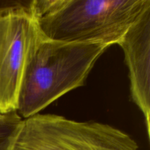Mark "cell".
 Listing matches in <instances>:
<instances>
[{
	"mask_svg": "<svg viewBox=\"0 0 150 150\" xmlns=\"http://www.w3.org/2000/svg\"><path fill=\"white\" fill-rule=\"evenodd\" d=\"M22 122L16 111L0 116V150H12Z\"/></svg>",
	"mask_w": 150,
	"mask_h": 150,
	"instance_id": "8992f818",
	"label": "cell"
},
{
	"mask_svg": "<svg viewBox=\"0 0 150 150\" xmlns=\"http://www.w3.org/2000/svg\"><path fill=\"white\" fill-rule=\"evenodd\" d=\"M109 45L64 42L42 38L26 62L16 112L22 120L40 114L71 90L85 85L94 65Z\"/></svg>",
	"mask_w": 150,
	"mask_h": 150,
	"instance_id": "7a4b0ae2",
	"label": "cell"
},
{
	"mask_svg": "<svg viewBox=\"0 0 150 150\" xmlns=\"http://www.w3.org/2000/svg\"><path fill=\"white\" fill-rule=\"evenodd\" d=\"M12 150H139V146L110 125L38 114L23 120Z\"/></svg>",
	"mask_w": 150,
	"mask_h": 150,
	"instance_id": "3957f363",
	"label": "cell"
},
{
	"mask_svg": "<svg viewBox=\"0 0 150 150\" xmlns=\"http://www.w3.org/2000/svg\"><path fill=\"white\" fill-rule=\"evenodd\" d=\"M42 38L29 5L0 7V113L16 111L26 62Z\"/></svg>",
	"mask_w": 150,
	"mask_h": 150,
	"instance_id": "277c9868",
	"label": "cell"
},
{
	"mask_svg": "<svg viewBox=\"0 0 150 150\" xmlns=\"http://www.w3.org/2000/svg\"><path fill=\"white\" fill-rule=\"evenodd\" d=\"M129 71L132 99L144 117L150 135V9L130 26L118 43Z\"/></svg>",
	"mask_w": 150,
	"mask_h": 150,
	"instance_id": "5b68a950",
	"label": "cell"
},
{
	"mask_svg": "<svg viewBox=\"0 0 150 150\" xmlns=\"http://www.w3.org/2000/svg\"><path fill=\"white\" fill-rule=\"evenodd\" d=\"M1 115H2V114H1V113H0V116H1Z\"/></svg>",
	"mask_w": 150,
	"mask_h": 150,
	"instance_id": "52a82bcc",
	"label": "cell"
},
{
	"mask_svg": "<svg viewBox=\"0 0 150 150\" xmlns=\"http://www.w3.org/2000/svg\"><path fill=\"white\" fill-rule=\"evenodd\" d=\"M29 7L44 39L110 46L150 9V0H34Z\"/></svg>",
	"mask_w": 150,
	"mask_h": 150,
	"instance_id": "6da1fadb",
	"label": "cell"
}]
</instances>
